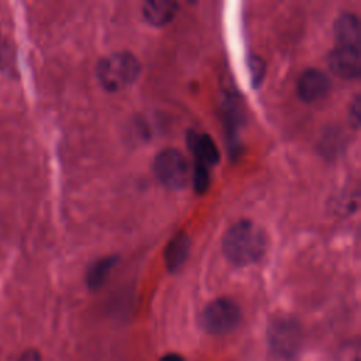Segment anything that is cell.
I'll return each mask as SVG.
<instances>
[{
	"label": "cell",
	"instance_id": "obj_1",
	"mask_svg": "<svg viewBox=\"0 0 361 361\" xmlns=\"http://www.w3.org/2000/svg\"><path fill=\"white\" fill-rule=\"evenodd\" d=\"M268 247L264 228L251 220H238L224 234L223 252L235 267L258 262Z\"/></svg>",
	"mask_w": 361,
	"mask_h": 361
},
{
	"label": "cell",
	"instance_id": "obj_2",
	"mask_svg": "<svg viewBox=\"0 0 361 361\" xmlns=\"http://www.w3.org/2000/svg\"><path fill=\"white\" fill-rule=\"evenodd\" d=\"M141 65L135 55L127 51L113 52L102 58L96 68L100 86L107 92H120L131 86L140 76Z\"/></svg>",
	"mask_w": 361,
	"mask_h": 361
},
{
	"label": "cell",
	"instance_id": "obj_3",
	"mask_svg": "<svg viewBox=\"0 0 361 361\" xmlns=\"http://www.w3.org/2000/svg\"><path fill=\"white\" fill-rule=\"evenodd\" d=\"M154 173L168 189H185L190 180L192 169L185 155L176 148L159 151L154 159Z\"/></svg>",
	"mask_w": 361,
	"mask_h": 361
},
{
	"label": "cell",
	"instance_id": "obj_4",
	"mask_svg": "<svg viewBox=\"0 0 361 361\" xmlns=\"http://www.w3.org/2000/svg\"><path fill=\"white\" fill-rule=\"evenodd\" d=\"M240 320V306L228 298L212 300L202 312V326L212 334L230 333L238 326Z\"/></svg>",
	"mask_w": 361,
	"mask_h": 361
},
{
	"label": "cell",
	"instance_id": "obj_5",
	"mask_svg": "<svg viewBox=\"0 0 361 361\" xmlns=\"http://www.w3.org/2000/svg\"><path fill=\"white\" fill-rule=\"evenodd\" d=\"M300 326L290 317H279L269 326V344L275 354L283 358L293 357L300 347Z\"/></svg>",
	"mask_w": 361,
	"mask_h": 361
},
{
	"label": "cell",
	"instance_id": "obj_6",
	"mask_svg": "<svg viewBox=\"0 0 361 361\" xmlns=\"http://www.w3.org/2000/svg\"><path fill=\"white\" fill-rule=\"evenodd\" d=\"M329 66L341 79H357L361 69L360 47L336 45L329 55Z\"/></svg>",
	"mask_w": 361,
	"mask_h": 361
},
{
	"label": "cell",
	"instance_id": "obj_7",
	"mask_svg": "<svg viewBox=\"0 0 361 361\" xmlns=\"http://www.w3.org/2000/svg\"><path fill=\"white\" fill-rule=\"evenodd\" d=\"M298 96L305 103H316L322 100L330 90L329 76L316 68L303 71L296 83Z\"/></svg>",
	"mask_w": 361,
	"mask_h": 361
},
{
	"label": "cell",
	"instance_id": "obj_8",
	"mask_svg": "<svg viewBox=\"0 0 361 361\" xmlns=\"http://www.w3.org/2000/svg\"><path fill=\"white\" fill-rule=\"evenodd\" d=\"M188 147L193 155V162H199L210 168L220 161L219 148L209 134L190 131L188 134Z\"/></svg>",
	"mask_w": 361,
	"mask_h": 361
},
{
	"label": "cell",
	"instance_id": "obj_9",
	"mask_svg": "<svg viewBox=\"0 0 361 361\" xmlns=\"http://www.w3.org/2000/svg\"><path fill=\"white\" fill-rule=\"evenodd\" d=\"M178 8H179V4L176 1L154 0V1H147L144 4L142 16L148 24L154 27H164L175 18Z\"/></svg>",
	"mask_w": 361,
	"mask_h": 361
},
{
	"label": "cell",
	"instance_id": "obj_10",
	"mask_svg": "<svg viewBox=\"0 0 361 361\" xmlns=\"http://www.w3.org/2000/svg\"><path fill=\"white\" fill-rule=\"evenodd\" d=\"M190 252V238L185 233H179L168 243L165 248V265L169 272L179 271L186 262Z\"/></svg>",
	"mask_w": 361,
	"mask_h": 361
},
{
	"label": "cell",
	"instance_id": "obj_11",
	"mask_svg": "<svg viewBox=\"0 0 361 361\" xmlns=\"http://www.w3.org/2000/svg\"><path fill=\"white\" fill-rule=\"evenodd\" d=\"M336 45L360 47V20L353 13L341 14L334 23Z\"/></svg>",
	"mask_w": 361,
	"mask_h": 361
},
{
	"label": "cell",
	"instance_id": "obj_12",
	"mask_svg": "<svg viewBox=\"0 0 361 361\" xmlns=\"http://www.w3.org/2000/svg\"><path fill=\"white\" fill-rule=\"evenodd\" d=\"M118 258L116 255H109V257H103L99 258L97 261H94L86 274V283L89 286V289L96 290L99 289L104 281L107 279V276L110 275L111 269L114 268V265L117 264Z\"/></svg>",
	"mask_w": 361,
	"mask_h": 361
},
{
	"label": "cell",
	"instance_id": "obj_13",
	"mask_svg": "<svg viewBox=\"0 0 361 361\" xmlns=\"http://www.w3.org/2000/svg\"><path fill=\"white\" fill-rule=\"evenodd\" d=\"M190 180L193 182V188L197 193H204L210 185V172L209 168L204 166L203 164L193 162V169H192V176Z\"/></svg>",
	"mask_w": 361,
	"mask_h": 361
},
{
	"label": "cell",
	"instance_id": "obj_14",
	"mask_svg": "<svg viewBox=\"0 0 361 361\" xmlns=\"http://www.w3.org/2000/svg\"><path fill=\"white\" fill-rule=\"evenodd\" d=\"M360 113H361V103H360V97L357 96L350 104V123L354 128L360 127Z\"/></svg>",
	"mask_w": 361,
	"mask_h": 361
},
{
	"label": "cell",
	"instance_id": "obj_15",
	"mask_svg": "<svg viewBox=\"0 0 361 361\" xmlns=\"http://www.w3.org/2000/svg\"><path fill=\"white\" fill-rule=\"evenodd\" d=\"M250 66H251V75H252V80L254 82H258L261 80L262 75H264V63L261 62V59L258 58H252L251 62H250Z\"/></svg>",
	"mask_w": 361,
	"mask_h": 361
},
{
	"label": "cell",
	"instance_id": "obj_16",
	"mask_svg": "<svg viewBox=\"0 0 361 361\" xmlns=\"http://www.w3.org/2000/svg\"><path fill=\"white\" fill-rule=\"evenodd\" d=\"M17 361H42V357L37 350L30 348V350H25Z\"/></svg>",
	"mask_w": 361,
	"mask_h": 361
},
{
	"label": "cell",
	"instance_id": "obj_17",
	"mask_svg": "<svg viewBox=\"0 0 361 361\" xmlns=\"http://www.w3.org/2000/svg\"><path fill=\"white\" fill-rule=\"evenodd\" d=\"M159 361H185V358L180 354L176 353H168L159 358Z\"/></svg>",
	"mask_w": 361,
	"mask_h": 361
}]
</instances>
